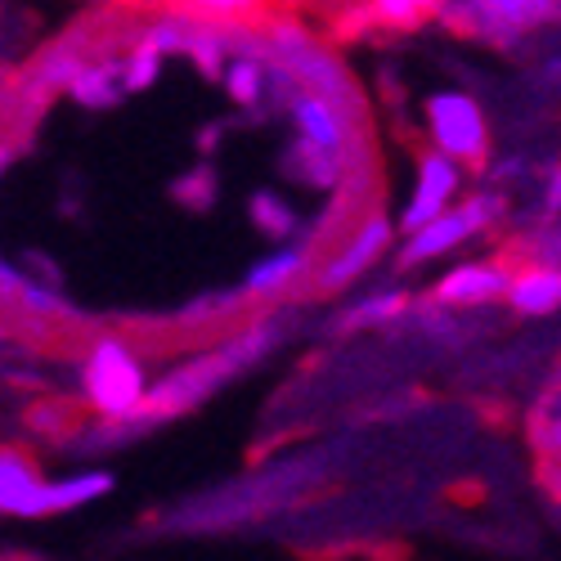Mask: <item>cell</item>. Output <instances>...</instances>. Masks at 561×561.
I'll return each mask as SVG.
<instances>
[{
    "label": "cell",
    "instance_id": "cell-9",
    "mask_svg": "<svg viewBox=\"0 0 561 561\" xmlns=\"http://www.w3.org/2000/svg\"><path fill=\"white\" fill-rule=\"evenodd\" d=\"M503 297H507L512 310L526 314V319H539V314L561 310V265L539 261V265L517 270V274L507 278V293Z\"/></svg>",
    "mask_w": 561,
    "mask_h": 561
},
{
    "label": "cell",
    "instance_id": "cell-18",
    "mask_svg": "<svg viewBox=\"0 0 561 561\" xmlns=\"http://www.w3.org/2000/svg\"><path fill=\"white\" fill-rule=\"evenodd\" d=\"M561 207V171L552 175V190H548V211H557Z\"/></svg>",
    "mask_w": 561,
    "mask_h": 561
},
{
    "label": "cell",
    "instance_id": "cell-11",
    "mask_svg": "<svg viewBox=\"0 0 561 561\" xmlns=\"http://www.w3.org/2000/svg\"><path fill=\"white\" fill-rule=\"evenodd\" d=\"M113 494V477L108 472H77L68 481H45L41 499H36V517H50V512H68L81 503H95Z\"/></svg>",
    "mask_w": 561,
    "mask_h": 561
},
{
    "label": "cell",
    "instance_id": "cell-13",
    "mask_svg": "<svg viewBox=\"0 0 561 561\" xmlns=\"http://www.w3.org/2000/svg\"><path fill=\"white\" fill-rule=\"evenodd\" d=\"M225 90H229V100L233 104H243V108H252V104H261V95H265V68L256 64V59H225Z\"/></svg>",
    "mask_w": 561,
    "mask_h": 561
},
{
    "label": "cell",
    "instance_id": "cell-17",
    "mask_svg": "<svg viewBox=\"0 0 561 561\" xmlns=\"http://www.w3.org/2000/svg\"><path fill=\"white\" fill-rule=\"evenodd\" d=\"M427 10L423 5H404V0H391V5H378V19H396V23H413L423 19Z\"/></svg>",
    "mask_w": 561,
    "mask_h": 561
},
{
    "label": "cell",
    "instance_id": "cell-16",
    "mask_svg": "<svg viewBox=\"0 0 561 561\" xmlns=\"http://www.w3.org/2000/svg\"><path fill=\"white\" fill-rule=\"evenodd\" d=\"M158 59H162V55L153 50V45L139 41V50L122 64V85H126V90H145V85L158 77Z\"/></svg>",
    "mask_w": 561,
    "mask_h": 561
},
{
    "label": "cell",
    "instance_id": "cell-7",
    "mask_svg": "<svg viewBox=\"0 0 561 561\" xmlns=\"http://www.w3.org/2000/svg\"><path fill=\"white\" fill-rule=\"evenodd\" d=\"M293 122H297V135H301V149H310V153L342 158L346 145H351V126H346L342 108L333 100L314 95V90H306V95L293 100Z\"/></svg>",
    "mask_w": 561,
    "mask_h": 561
},
{
    "label": "cell",
    "instance_id": "cell-6",
    "mask_svg": "<svg viewBox=\"0 0 561 561\" xmlns=\"http://www.w3.org/2000/svg\"><path fill=\"white\" fill-rule=\"evenodd\" d=\"M512 270L499 261H462L449 274H440L436 284V301L454 306V310H472V306H490L507 293Z\"/></svg>",
    "mask_w": 561,
    "mask_h": 561
},
{
    "label": "cell",
    "instance_id": "cell-4",
    "mask_svg": "<svg viewBox=\"0 0 561 561\" xmlns=\"http://www.w3.org/2000/svg\"><path fill=\"white\" fill-rule=\"evenodd\" d=\"M462 167L440 158V153H423L413 167V184H409V198H404V211H400V229L404 233H417L423 225H432L436 216H445L458 198H462Z\"/></svg>",
    "mask_w": 561,
    "mask_h": 561
},
{
    "label": "cell",
    "instance_id": "cell-10",
    "mask_svg": "<svg viewBox=\"0 0 561 561\" xmlns=\"http://www.w3.org/2000/svg\"><path fill=\"white\" fill-rule=\"evenodd\" d=\"M301 274H306V248H274L270 256H261V261L248 270L243 293H248V297H274V293L293 288Z\"/></svg>",
    "mask_w": 561,
    "mask_h": 561
},
{
    "label": "cell",
    "instance_id": "cell-5",
    "mask_svg": "<svg viewBox=\"0 0 561 561\" xmlns=\"http://www.w3.org/2000/svg\"><path fill=\"white\" fill-rule=\"evenodd\" d=\"M396 243V220L391 216H368L355 233H351V243L323 265V274H319V284L329 288V293H337V288H346V284H355L359 274H368L373 265H378L382 256H387V248Z\"/></svg>",
    "mask_w": 561,
    "mask_h": 561
},
{
    "label": "cell",
    "instance_id": "cell-1",
    "mask_svg": "<svg viewBox=\"0 0 561 561\" xmlns=\"http://www.w3.org/2000/svg\"><path fill=\"white\" fill-rule=\"evenodd\" d=\"M81 387L85 400L100 417H113V423H130V417L145 413L149 400V378L139 355L122 342V337H100L85 351L81 364Z\"/></svg>",
    "mask_w": 561,
    "mask_h": 561
},
{
    "label": "cell",
    "instance_id": "cell-2",
    "mask_svg": "<svg viewBox=\"0 0 561 561\" xmlns=\"http://www.w3.org/2000/svg\"><path fill=\"white\" fill-rule=\"evenodd\" d=\"M423 126H427V149L467 167H481L490 158V117L477 95L458 85L432 90L423 100Z\"/></svg>",
    "mask_w": 561,
    "mask_h": 561
},
{
    "label": "cell",
    "instance_id": "cell-12",
    "mask_svg": "<svg viewBox=\"0 0 561 561\" xmlns=\"http://www.w3.org/2000/svg\"><path fill=\"white\" fill-rule=\"evenodd\" d=\"M122 90V64H81L72 77V95L81 104H113Z\"/></svg>",
    "mask_w": 561,
    "mask_h": 561
},
{
    "label": "cell",
    "instance_id": "cell-8",
    "mask_svg": "<svg viewBox=\"0 0 561 561\" xmlns=\"http://www.w3.org/2000/svg\"><path fill=\"white\" fill-rule=\"evenodd\" d=\"M45 481L36 472V458L19 445H0V512L10 517H36V499Z\"/></svg>",
    "mask_w": 561,
    "mask_h": 561
},
{
    "label": "cell",
    "instance_id": "cell-3",
    "mask_svg": "<svg viewBox=\"0 0 561 561\" xmlns=\"http://www.w3.org/2000/svg\"><path fill=\"white\" fill-rule=\"evenodd\" d=\"M503 216V198L499 194H472V198H458L445 216H436L432 225H423L417 233H404V248H400V261L404 265H427V261H440L458 248H467L472 239Z\"/></svg>",
    "mask_w": 561,
    "mask_h": 561
},
{
    "label": "cell",
    "instance_id": "cell-14",
    "mask_svg": "<svg viewBox=\"0 0 561 561\" xmlns=\"http://www.w3.org/2000/svg\"><path fill=\"white\" fill-rule=\"evenodd\" d=\"M404 310H409V293H404V288H382V293L364 297V301L346 314V323H355V329H373V323H391V319H400Z\"/></svg>",
    "mask_w": 561,
    "mask_h": 561
},
{
    "label": "cell",
    "instance_id": "cell-15",
    "mask_svg": "<svg viewBox=\"0 0 561 561\" xmlns=\"http://www.w3.org/2000/svg\"><path fill=\"white\" fill-rule=\"evenodd\" d=\"M252 220H256V225L270 233V239H278V243H284L288 233L297 229L293 207H288L284 198H274V194H256V198H252Z\"/></svg>",
    "mask_w": 561,
    "mask_h": 561
}]
</instances>
